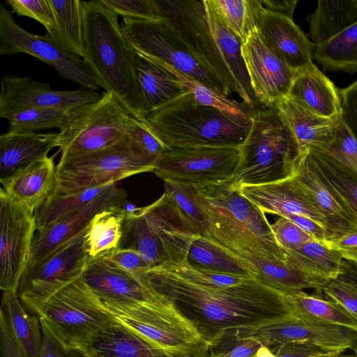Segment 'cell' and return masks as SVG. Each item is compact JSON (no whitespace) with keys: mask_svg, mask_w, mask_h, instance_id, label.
<instances>
[{"mask_svg":"<svg viewBox=\"0 0 357 357\" xmlns=\"http://www.w3.org/2000/svg\"><path fill=\"white\" fill-rule=\"evenodd\" d=\"M195 197L203 216L201 237L243 265L255 278L264 282L278 264L287 263L196 186Z\"/></svg>","mask_w":357,"mask_h":357,"instance_id":"obj_10","label":"cell"},{"mask_svg":"<svg viewBox=\"0 0 357 357\" xmlns=\"http://www.w3.org/2000/svg\"><path fill=\"white\" fill-rule=\"evenodd\" d=\"M70 109L37 107L28 109L6 117L8 132H36L41 130L63 127Z\"/></svg>","mask_w":357,"mask_h":357,"instance_id":"obj_43","label":"cell"},{"mask_svg":"<svg viewBox=\"0 0 357 357\" xmlns=\"http://www.w3.org/2000/svg\"><path fill=\"white\" fill-rule=\"evenodd\" d=\"M187 259L192 265L206 271L254 277L243 265L201 236L192 241Z\"/></svg>","mask_w":357,"mask_h":357,"instance_id":"obj_41","label":"cell"},{"mask_svg":"<svg viewBox=\"0 0 357 357\" xmlns=\"http://www.w3.org/2000/svg\"><path fill=\"white\" fill-rule=\"evenodd\" d=\"M127 195L125 190L114 183L84 206L61 218L45 231L36 232L24 273L83 231L98 212L109 207L124 206Z\"/></svg>","mask_w":357,"mask_h":357,"instance_id":"obj_17","label":"cell"},{"mask_svg":"<svg viewBox=\"0 0 357 357\" xmlns=\"http://www.w3.org/2000/svg\"><path fill=\"white\" fill-rule=\"evenodd\" d=\"M86 228L23 275L17 294L33 314L40 318L54 294L83 276L90 261L85 245Z\"/></svg>","mask_w":357,"mask_h":357,"instance_id":"obj_11","label":"cell"},{"mask_svg":"<svg viewBox=\"0 0 357 357\" xmlns=\"http://www.w3.org/2000/svg\"><path fill=\"white\" fill-rule=\"evenodd\" d=\"M43 333V348L40 357H82L77 349L66 346L40 319Z\"/></svg>","mask_w":357,"mask_h":357,"instance_id":"obj_54","label":"cell"},{"mask_svg":"<svg viewBox=\"0 0 357 357\" xmlns=\"http://www.w3.org/2000/svg\"><path fill=\"white\" fill-rule=\"evenodd\" d=\"M82 277L106 306L131 307L167 301L142 278L100 258L89 261Z\"/></svg>","mask_w":357,"mask_h":357,"instance_id":"obj_19","label":"cell"},{"mask_svg":"<svg viewBox=\"0 0 357 357\" xmlns=\"http://www.w3.org/2000/svg\"><path fill=\"white\" fill-rule=\"evenodd\" d=\"M139 122L112 92L72 108L59 133V161L107 148L128 135Z\"/></svg>","mask_w":357,"mask_h":357,"instance_id":"obj_6","label":"cell"},{"mask_svg":"<svg viewBox=\"0 0 357 357\" xmlns=\"http://www.w3.org/2000/svg\"><path fill=\"white\" fill-rule=\"evenodd\" d=\"M322 294L339 303L357 321V264L344 259L341 272L326 284Z\"/></svg>","mask_w":357,"mask_h":357,"instance_id":"obj_44","label":"cell"},{"mask_svg":"<svg viewBox=\"0 0 357 357\" xmlns=\"http://www.w3.org/2000/svg\"><path fill=\"white\" fill-rule=\"evenodd\" d=\"M322 357H357V354L355 353L353 354H347L344 352H337V353H332L327 354Z\"/></svg>","mask_w":357,"mask_h":357,"instance_id":"obj_59","label":"cell"},{"mask_svg":"<svg viewBox=\"0 0 357 357\" xmlns=\"http://www.w3.org/2000/svg\"><path fill=\"white\" fill-rule=\"evenodd\" d=\"M325 243L337 251L344 259L357 264V230Z\"/></svg>","mask_w":357,"mask_h":357,"instance_id":"obj_56","label":"cell"},{"mask_svg":"<svg viewBox=\"0 0 357 357\" xmlns=\"http://www.w3.org/2000/svg\"><path fill=\"white\" fill-rule=\"evenodd\" d=\"M79 351L84 357H210L211 347L203 341L187 348L164 347L114 319Z\"/></svg>","mask_w":357,"mask_h":357,"instance_id":"obj_16","label":"cell"},{"mask_svg":"<svg viewBox=\"0 0 357 357\" xmlns=\"http://www.w3.org/2000/svg\"><path fill=\"white\" fill-rule=\"evenodd\" d=\"M242 54L252 87L263 107L289 95L296 71L276 56L257 32L242 45Z\"/></svg>","mask_w":357,"mask_h":357,"instance_id":"obj_20","label":"cell"},{"mask_svg":"<svg viewBox=\"0 0 357 357\" xmlns=\"http://www.w3.org/2000/svg\"><path fill=\"white\" fill-rule=\"evenodd\" d=\"M331 352L321 347L303 342H288L269 347H262L257 357H322Z\"/></svg>","mask_w":357,"mask_h":357,"instance_id":"obj_51","label":"cell"},{"mask_svg":"<svg viewBox=\"0 0 357 357\" xmlns=\"http://www.w3.org/2000/svg\"><path fill=\"white\" fill-rule=\"evenodd\" d=\"M12 13L25 16L40 23L52 40L56 33V23L49 0H6Z\"/></svg>","mask_w":357,"mask_h":357,"instance_id":"obj_47","label":"cell"},{"mask_svg":"<svg viewBox=\"0 0 357 357\" xmlns=\"http://www.w3.org/2000/svg\"><path fill=\"white\" fill-rule=\"evenodd\" d=\"M295 177L324 217L326 241L357 230V218L324 176L308 149L298 155Z\"/></svg>","mask_w":357,"mask_h":357,"instance_id":"obj_18","label":"cell"},{"mask_svg":"<svg viewBox=\"0 0 357 357\" xmlns=\"http://www.w3.org/2000/svg\"><path fill=\"white\" fill-rule=\"evenodd\" d=\"M197 236L163 193L149 206L126 211L119 248L137 250L150 268L187 259Z\"/></svg>","mask_w":357,"mask_h":357,"instance_id":"obj_5","label":"cell"},{"mask_svg":"<svg viewBox=\"0 0 357 357\" xmlns=\"http://www.w3.org/2000/svg\"><path fill=\"white\" fill-rule=\"evenodd\" d=\"M255 334L267 347L303 342L331 352L351 350L357 354V331L340 326L307 322L294 317L263 328Z\"/></svg>","mask_w":357,"mask_h":357,"instance_id":"obj_22","label":"cell"},{"mask_svg":"<svg viewBox=\"0 0 357 357\" xmlns=\"http://www.w3.org/2000/svg\"><path fill=\"white\" fill-rule=\"evenodd\" d=\"M262 347H265L264 342L255 333L233 331L211 346L210 357H252Z\"/></svg>","mask_w":357,"mask_h":357,"instance_id":"obj_45","label":"cell"},{"mask_svg":"<svg viewBox=\"0 0 357 357\" xmlns=\"http://www.w3.org/2000/svg\"><path fill=\"white\" fill-rule=\"evenodd\" d=\"M195 186L202 195L227 209L261 243L287 262V253L278 243L265 213L243 196L239 188L228 182Z\"/></svg>","mask_w":357,"mask_h":357,"instance_id":"obj_25","label":"cell"},{"mask_svg":"<svg viewBox=\"0 0 357 357\" xmlns=\"http://www.w3.org/2000/svg\"><path fill=\"white\" fill-rule=\"evenodd\" d=\"M308 151L319 169L357 218V174L318 148Z\"/></svg>","mask_w":357,"mask_h":357,"instance_id":"obj_40","label":"cell"},{"mask_svg":"<svg viewBox=\"0 0 357 357\" xmlns=\"http://www.w3.org/2000/svg\"><path fill=\"white\" fill-rule=\"evenodd\" d=\"M240 154V147L175 148L157 160L153 172L163 181L195 185L225 183L233 177Z\"/></svg>","mask_w":357,"mask_h":357,"instance_id":"obj_13","label":"cell"},{"mask_svg":"<svg viewBox=\"0 0 357 357\" xmlns=\"http://www.w3.org/2000/svg\"><path fill=\"white\" fill-rule=\"evenodd\" d=\"M26 53L50 66L60 77L92 89H102L86 63L67 52L47 34L36 35L22 29L4 6L0 5V55Z\"/></svg>","mask_w":357,"mask_h":357,"instance_id":"obj_12","label":"cell"},{"mask_svg":"<svg viewBox=\"0 0 357 357\" xmlns=\"http://www.w3.org/2000/svg\"><path fill=\"white\" fill-rule=\"evenodd\" d=\"M127 50L139 83L146 117L188 92L171 72L139 52L128 40Z\"/></svg>","mask_w":357,"mask_h":357,"instance_id":"obj_27","label":"cell"},{"mask_svg":"<svg viewBox=\"0 0 357 357\" xmlns=\"http://www.w3.org/2000/svg\"><path fill=\"white\" fill-rule=\"evenodd\" d=\"M59 147V133L6 132L0 135V179Z\"/></svg>","mask_w":357,"mask_h":357,"instance_id":"obj_30","label":"cell"},{"mask_svg":"<svg viewBox=\"0 0 357 357\" xmlns=\"http://www.w3.org/2000/svg\"><path fill=\"white\" fill-rule=\"evenodd\" d=\"M53 9L56 33L53 40L63 50L84 57L81 0H49Z\"/></svg>","mask_w":357,"mask_h":357,"instance_id":"obj_38","label":"cell"},{"mask_svg":"<svg viewBox=\"0 0 357 357\" xmlns=\"http://www.w3.org/2000/svg\"><path fill=\"white\" fill-rule=\"evenodd\" d=\"M288 96L319 116H341L339 89L314 63L296 71Z\"/></svg>","mask_w":357,"mask_h":357,"instance_id":"obj_28","label":"cell"},{"mask_svg":"<svg viewBox=\"0 0 357 357\" xmlns=\"http://www.w3.org/2000/svg\"><path fill=\"white\" fill-rule=\"evenodd\" d=\"M240 153L235 173L227 181L234 188L273 183L295 175L298 149L273 105L253 110Z\"/></svg>","mask_w":357,"mask_h":357,"instance_id":"obj_3","label":"cell"},{"mask_svg":"<svg viewBox=\"0 0 357 357\" xmlns=\"http://www.w3.org/2000/svg\"><path fill=\"white\" fill-rule=\"evenodd\" d=\"M257 33L264 45L294 70L313 64L312 42L292 19L265 10Z\"/></svg>","mask_w":357,"mask_h":357,"instance_id":"obj_24","label":"cell"},{"mask_svg":"<svg viewBox=\"0 0 357 357\" xmlns=\"http://www.w3.org/2000/svg\"><path fill=\"white\" fill-rule=\"evenodd\" d=\"M267 11L282 15L293 20L297 0H262L260 1Z\"/></svg>","mask_w":357,"mask_h":357,"instance_id":"obj_58","label":"cell"},{"mask_svg":"<svg viewBox=\"0 0 357 357\" xmlns=\"http://www.w3.org/2000/svg\"><path fill=\"white\" fill-rule=\"evenodd\" d=\"M0 310L4 312L24 356L40 357L43 333L40 318L28 312L15 292L3 291Z\"/></svg>","mask_w":357,"mask_h":357,"instance_id":"obj_33","label":"cell"},{"mask_svg":"<svg viewBox=\"0 0 357 357\" xmlns=\"http://www.w3.org/2000/svg\"><path fill=\"white\" fill-rule=\"evenodd\" d=\"M278 243L285 251H295L307 243L315 240L295 223L284 217H280L271 225Z\"/></svg>","mask_w":357,"mask_h":357,"instance_id":"obj_49","label":"cell"},{"mask_svg":"<svg viewBox=\"0 0 357 357\" xmlns=\"http://www.w3.org/2000/svg\"><path fill=\"white\" fill-rule=\"evenodd\" d=\"M153 61L171 72L197 102L219 110L234 122L248 130L250 129L254 109L243 102H240L230 99L224 93L199 82L170 66L158 61Z\"/></svg>","mask_w":357,"mask_h":357,"instance_id":"obj_34","label":"cell"},{"mask_svg":"<svg viewBox=\"0 0 357 357\" xmlns=\"http://www.w3.org/2000/svg\"><path fill=\"white\" fill-rule=\"evenodd\" d=\"M1 357H24L13 335L4 312L0 310Z\"/></svg>","mask_w":357,"mask_h":357,"instance_id":"obj_55","label":"cell"},{"mask_svg":"<svg viewBox=\"0 0 357 357\" xmlns=\"http://www.w3.org/2000/svg\"><path fill=\"white\" fill-rule=\"evenodd\" d=\"M83 60L121 105L141 122L147 121L144 102L128 56L119 15L101 0L82 1Z\"/></svg>","mask_w":357,"mask_h":357,"instance_id":"obj_2","label":"cell"},{"mask_svg":"<svg viewBox=\"0 0 357 357\" xmlns=\"http://www.w3.org/2000/svg\"><path fill=\"white\" fill-rule=\"evenodd\" d=\"M239 190L264 213L280 217L302 215L317 221L325 227L324 217L295 175L273 183L244 185Z\"/></svg>","mask_w":357,"mask_h":357,"instance_id":"obj_23","label":"cell"},{"mask_svg":"<svg viewBox=\"0 0 357 357\" xmlns=\"http://www.w3.org/2000/svg\"><path fill=\"white\" fill-rule=\"evenodd\" d=\"M100 259L138 278L150 269L149 264L139 252L130 248H118Z\"/></svg>","mask_w":357,"mask_h":357,"instance_id":"obj_52","label":"cell"},{"mask_svg":"<svg viewBox=\"0 0 357 357\" xmlns=\"http://www.w3.org/2000/svg\"><path fill=\"white\" fill-rule=\"evenodd\" d=\"M127 210L113 206L98 212L86 228L85 245L90 260L119 248Z\"/></svg>","mask_w":357,"mask_h":357,"instance_id":"obj_35","label":"cell"},{"mask_svg":"<svg viewBox=\"0 0 357 357\" xmlns=\"http://www.w3.org/2000/svg\"><path fill=\"white\" fill-rule=\"evenodd\" d=\"M147 121L169 150L185 147H240L249 130L187 92L151 112Z\"/></svg>","mask_w":357,"mask_h":357,"instance_id":"obj_4","label":"cell"},{"mask_svg":"<svg viewBox=\"0 0 357 357\" xmlns=\"http://www.w3.org/2000/svg\"><path fill=\"white\" fill-rule=\"evenodd\" d=\"M284 218L295 223L315 240L322 243H325L327 241V234L325 227L317 221L302 215H288Z\"/></svg>","mask_w":357,"mask_h":357,"instance_id":"obj_57","label":"cell"},{"mask_svg":"<svg viewBox=\"0 0 357 357\" xmlns=\"http://www.w3.org/2000/svg\"><path fill=\"white\" fill-rule=\"evenodd\" d=\"M228 28L244 44L257 32L266 10L259 0H211Z\"/></svg>","mask_w":357,"mask_h":357,"instance_id":"obj_39","label":"cell"},{"mask_svg":"<svg viewBox=\"0 0 357 357\" xmlns=\"http://www.w3.org/2000/svg\"><path fill=\"white\" fill-rule=\"evenodd\" d=\"M318 149L325 151L357 174V140L341 118L337 119L332 141Z\"/></svg>","mask_w":357,"mask_h":357,"instance_id":"obj_46","label":"cell"},{"mask_svg":"<svg viewBox=\"0 0 357 357\" xmlns=\"http://www.w3.org/2000/svg\"><path fill=\"white\" fill-rule=\"evenodd\" d=\"M273 105L293 135L299 154L312 147L321 148L332 141L338 119L319 116L288 96Z\"/></svg>","mask_w":357,"mask_h":357,"instance_id":"obj_29","label":"cell"},{"mask_svg":"<svg viewBox=\"0 0 357 357\" xmlns=\"http://www.w3.org/2000/svg\"><path fill=\"white\" fill-rule=\"evenodd\" d=\"M40 319L62 343L77 350L114 321L83 277L54 294Z\"/></svg>","mask_w":357,"mask_h":357,"instance_id":"obj_9","label":"cell"},{"mask_svg":"<svg viewBox=\"0 0 357 357\" xmlns=\"http://www.w3.org/2000/svg\"><path fill=\"white\" fill-rule=\"evenodd\" d=\"M294 317L300 320L349 328L357 331V321L336 301L322 292L309 294L305 291L286 294Z\"/></svg>","mask_w":357,"mask_h":357,"instance_id":"obj_31","label":"cell"},{"mask_svg":"<svg viewBox=\"0 0 357 357\" xmlns=\"http://www.w3.org/2000/svg\"><path fill=\"white\" fill-rule=\"evenodd\" d=\"M307 20V38L323 43L357 23V0H319Z\"/></svg>","mask_w":357,"mask_h":357,"instance_id":"obj_32","label":"cell"},{"mask_svg":"<svg viewBox=\"0 0 357 357\" xmlns=\"http://www.w3.org/2000/svg\"><path fill=\"white\" fill-rule=\"evenodd\" d=\"M121 26L126 39L149 58L170 66L227 96L231 93L212 66L168 20L126 18Z\"/></svg>","mask_w":357,"mask_h":357,"instance_id":"obj_8","label":"cell"},{"mask_svg":"<svg viewBox=\"0 0 357 357\" xmlns=\"http://www.w3.org/2000/svg\"><path fill=\"white\" fill-rule=\"evenodd\" d=\"M286 252L289 266L327 281L338 275L344 260L337 251L317 240L297 250Z\"/></svg>","mask_w":357,"mask_h":357,"instance_id":"obj_37","label":"cell"},{"mask_svg":"<svg viewBox=\"0 0 357 357\" xmlns=\"http://www.w3.org/2000/svg\"><path fill=\"white\" fill-rule=\"evenodd\" d=\"M116 15L123 19L155 20L158 16L153 0H101Z\"/></svg>","mask_w":357,"mask_h":357,"instance_id":"obj_50","label":"cell"},{"mask_svg":"<svg viewBox=\"0 0 357 357\" xmlns=\"http://www.w3.org/2000/svg\"><path fill=\"white\" fill-rule=\"evenodd\" d=\"M130 135L143 155L155 162L169 151L148 121L137 123Z\"/></svg>","mask_w":357,"mask_h":357,"instance_id":"obj_48","label":"cell"},{"mask_svg":"<svg viewBox=\"0 0 357 357\" xmlns=\"http://www.w3.org/2000/svg\"><path fill=\"white\" fill-rule=\"evenodd\" d=\"M112 184L66 195L50 197L35 213L36 232L45 231L61 218L84 206Z\"/></svg>","mask_w":357,"mask_h":357,"instance_id":"obj_42","label":"cell"},{"mask_svg":"<svg viewBox=\"0 0 357 357\" xmlns=\"http://www.w3.org/2000/svg\"><path fill=\"white\" fill-rule=\"evenodd\" d=\"M211 36L218 54L220 75L231 92L252 109L263 107L252 87L242 54V43L228 28L211 0H204Z\"/></svg>","mask_w":357,"mask_h":357,"instance_id":"obj_21","label":"cell"},{"mask_svg":"<svg viewBox=\"0 0 357 357\" xmlns=\"http://www.w3.org/2000/svg\"><path fill=\"white\" fill-rule=\"evenodd\" d=\"M35 213L0 190V287L17 293L36 233Z\"/></svg>","mask_w":357,"mask_h":357,"instance_id":"obj_14","label":"cell"},{"mask_svg":"<svg viewBox=\"0 0 357 357\" xmlns=\"http://www.w3.org/2000/svg\"><path fill=\"white\" fill-rule=\"evenodd\" d=\"M311 52L325 70L357 72V23L323 43H312Z\"/></svg>","mask_w":357,"mask_h":357,"instance_id":"obj_36","label":"cell"},{"mask_svg":"<svg viewBox=\"0 0 357 357\" xmlns=\"http://www.w3.org/2000/svg\"><path fill=\"white\" fill-rule=\"evenodd\" d=\"M256 355H257V354H256ZM256 355H255V356H252V357H257V356H256Z\"/></svg>","mask_w":357,"mask_h":357,"instance_id":"obj_60","label":"cell"},{"mask_svg":"<svg viewBox=\"0 0 357 357\" xmlns=\"http://www.w3.org/2000/svg\"><path fill=\"white\" fill-rule=\"evenodd\" d=\"M1 189L36 213L52 197L56 185L54 158L42 157L10 176L1 178Z\"/></svg>","mask_w":357,"mask_h":357,"instance_id":"obj_26","label":"cell"},{"mask_svg":"<svg viewBox=\"0 0 357 357\" xmlns=\"http://www.w3.org/2000/svg\"><path fill=\"white\" fill-rule=\"evenodd\" d=\"M102 93L89 89L54 91L50 84L31 77L13 75L1 81L0 117L6 119L20 112L37 107L72 109L100 99Z\"/></svg>","mask_w":357,"mask_h":357,"instance_id":"obj_15","label":"cell"},{"mask_svg":"<svg viewBox=\"0 0 357 357\" xmlns=\"http://www.w3.org/2000/svg\"><path fill=\"white\" fill-rule=\"evenodd\" d=\"M341 98V119L357 140V81L339 89Z\"/></svg>","mask_w":357,"mask_h":357,"instance_id":"obj_53","label":"cell"},{"mask_svg":"<svg viewBox=\"0 0 357 357\" xmlns=\"http://www.w3.org/2000/svg\"><path fill=\"white\" fill-rule=\"evenodd\" d=\"M155 164L143 155L129 133L107 148L59 161L52 197L99 188L137 174L153 172Z\"/></svg>","mask_w":357,"mask_h":357,"instance_id":"obj_7","label":"cell"},{"mask_svg":"<svg viewBox=\"0 0 357 357\" xmlns=\"http://www.w3.org/2000/svg\"><path fill=\"white\" fill-rule=\"evenodd\" d=\"M194 326L211 347L226 333L251 334L294 317L286 294L252 276L167 261L140 275Z\"/></svg>","mask_w":357,"mask_h":357,"instance_id":"obj_1","label":"cell"}]
</instances>
